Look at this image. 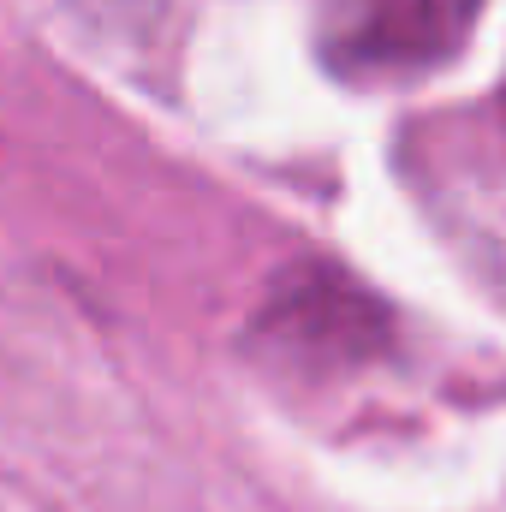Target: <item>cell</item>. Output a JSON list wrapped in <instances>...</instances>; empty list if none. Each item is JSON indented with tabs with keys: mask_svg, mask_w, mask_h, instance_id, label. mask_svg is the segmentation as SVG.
Listing matches in <instances>:
<instances>
[{
	"mask_svg": "<svg viewBox=\"0 0 506 512\" xmlns=\"http://www.w3.org/2000/svg\"><path fill=\"white\" fill-rule=\"evenodd\" d=\"M477 0H334V42L352 66H417L453 48Z\"/></svg>",
	"mask_w": 506,
	"mask_h": 512,
	"instance_id": "obj_1",
	"label": "cell"
}]
</instances>
